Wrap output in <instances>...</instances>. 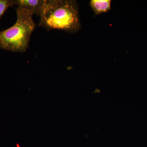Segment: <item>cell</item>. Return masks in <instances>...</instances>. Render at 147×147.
<instances>
[{
	"mask_svg": "<svg viewBox=\"0 0 147 147\" xmlns=\"http://www.w3.org/2000/svg\"><path fill=\"white\" fill-rule=\"evenodd\" d=\"M12 5L13 0H0V18L7 8Z\"/></svg>",
	"mask_w": 147,
	"mask_h": 147,
	"instance_id": "cell-5",
	"label": "cell"
},
{
	"mask_svg": "<svg viewBox=\"0 0 147 147\" xmlns=\"http://www.w3.org/2000/svg\"><path fill=\"white\" fill-rule=\"evenodd\" d=\"M38 26L47 31L75 33L82 28L79 5L74 0H45Z\"/></svg>",
	"mask_w": 147,
	"mask_h": 147,
	"instance_id": "cell-1",
	"label": "cell"
},
{
	"mask_svg": "<svg viewBox=\"0 0 147 147\" xmlns=\"http://www.w3.org/2000/svg\"><path fill=\"white\" fill-rule=\"evenodd\" d=\"M16 12V23L12 27L0 31V48L15 53H24L28 48L36 24L31 11L17 8Z\"/></svg>",
	"mask_w": 147,
	"mask_h": 147,
	"instance_id": "cell-2",
	"label": "cell"
},
{
	"mask_svg": "<svg viewBox=\"0 0 147 147\" xmlns=\"http://www.w3.org/2000/svg\"><path fill=\"white\" fill-rule=\"evenodd\" d=\"M45 0H13V5L17 8L26 9L37 16H40Z\"/></svg>",
	"mask_w": 147,
	"mask_h": 147,
	"instance_id": "cell-3",
	"label": "cell"
},
{
	"mask_svg": "<svg viewBox=\"0 0 147 147\" xmlns=\"http://www.w3.org/2000/svg\"><path fill=\"white\" fill-rule=\"evenodd\" d=\"M111 3L110 0H92L90 5L95 14L98 15L110 10Z\"/></svg>",
	"mask_w": 147,
	"mask_h": 147,
	"instance_id": "cell-4",
	"label": "cell"
}]
</instances>
